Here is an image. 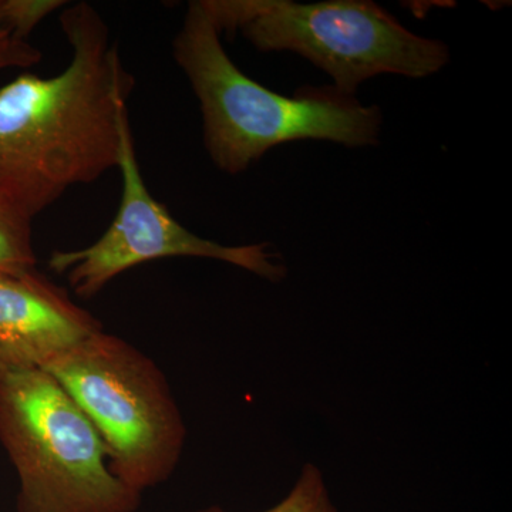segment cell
<instances>
[{"label": "cell", "mask_w": 512, "mask_h": 512, "mask_svg": "<svg viewBox=\"0 0 512 512\" xmlns=\"http://www.w3.org/2000/svg\"><path fill=\"white\" fill-rule=\"evenodd\" d=\"M32 218L0 192V274L37 269Z\"/></svg>", "instance_id": "obj_8"}, {"label": "cell", "mask_w": 512, "mask_h": 512, "mask_svg": "<svg viewBox=\"0 0 512 512\" xmlns=\"http://www.w3.org/2000/svg\"><path fill=\"white\" fill-rule=\"evenodd\" d=\"M103 325L39 269L0 274V380L43 369Z\"/></svg>", "instance_id": "obj_7"}, {"label": "cell", "mask_w": 512, "mask_h": 512, "mask_svg": "<svg viewBox=\"0 0 512 512\" xmlns=\"http://www.w3.org/2000/svg\"><path fill=\"white\" fill-rule=\"evenodd\" d=\"M72 49L62 72L22 73L0 89V192L32 220L69 188L119 168L134 79L106 20L87 2L63 8Z\"/></svg>", "instance_id": "obj_1"}, {"label": "cell", "mask_w": 512, "mask_h": 512, "mask_svg": "<svg viewBox=\"0 0 512 512\" xmlns=\"http://www.w3.org/2000/svg\"><path fill=\"white\" fill-rule=\"evenodd\" d=\"M42 370L86 414L124 484L143 494L173 476L187 429L164 373L146 353L103 329Z\"/></svg>", "instance_id": "obj_4"}, {"label": "cell", "mask_w": 512, "mask_h": 512, "mask_svg": "<svg viewBox=\"0 0 512 512\" xmlns=\"http://www.w3.org/2000/svg\"><path fill=\"white\" fill-rule=\"evenodd\" d=\"M220 35L241 33L259 52H293L353 96L377 74L431 76L448 63V47L414 35L369 0H201Z\"/></svg>", "instance_id": "obj_3"}, {"label": "cell", "mask_w": 512, "mask_h": 512, "mask_svg": "<svg viewBox=\"0 0 512 512\" xmlns=\"http://www.w3.org/2000/svg\"><path fill=\"white\" fill-rule=\"evenodd\" d=\"M195 512H227L220 507L202 508ZM262 512H338L330 501L322 473L313 464L303 467L291 493L281 503Z\"/></svg>", "instance_id": "obj_9"}, {"label": "cell", "mask_w": 512, "mask_h": 512, "mask_svg": "<svg viewBox=\"0 0 512 512\" xmlns=\"http://www.w3.org/2000/svg\"><path fill=\"white\" fill-rule=\"evenodd\" d=\"M0 443L19 477L18 512H136L100 434L45 370L0 380Z\"/></svg>", "instance_id": "obj_5"}, {"label": "cell", "mask_w": 512, "mask_h": 512, "mask_svg": "<svg viewBox=\"0 0 512 512\" xmlns=\"http://www.w3.org/2000/svg\"><path fill=\"white\" fill-rule=\"evenodd\" d=\"M67 5L69 2L63 0H3L6 22L16 35L26 40L47 16Z\"/></svg>", "instance_id": "obj_10"}, {"label": "cell", "mask_w": 512, "mask_h": 512, "mask_svg": "<svg viewBox=\"0 0 512 512\" xmlns=\"http://www.w3.org/2000/svg\"><path fill=\"white\" fill-rule=\"evenodd\" d=\"M173 55L200 101L208 156L225 173H242L271 148L305 138L346 147L379 141V107L363 106L333 86L282 96L241 72L201 0L188 5Z\"/></svg>", "instance_id": "obj_2"}, {"label": "cell", "mask_w": 512, "mask_h": 512, "mask_svg": "<svg viewBox=\"0 0 512 512\" xmlns=\"http://www.w3.org/2000/svg\"><path fill=\"white\" fill-rule=\"evenodd\" d=\"M119 170L123 192L109 228L89 247L55 251L47 261L50 271L66 276L77 298L92 299L124 272L167 258L215 259L268 281L285 278V265L278 262V255L268 245L227 247L198 237L175 220L148 191L130 126L124 131Z\"/></svg>", "instance_id": "obj_6"}, {"label": "cell", "mask_w": 512, "mask_h": 512, "mask_svg": "<svg viewBox=\"0 0 512 512\" xmlns=\"http://www.w3.org/2000/svg\"><path fill=\"white\" fill-rule=\"evenodd\" d=\"M40 60V50L10 28L5 19L3 0H0V73L12 69H29L39 64Z\"/></svg>", "instance_id": "obj_11"}]
</instances>
